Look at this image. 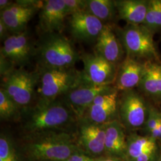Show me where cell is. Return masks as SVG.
Instances as JSON below:
<instances>
[{
  "label": "cell",
  "mask_w": 161,
  "mask_h": 161,
  "mask_svg": "<svg viewBox=\"0 0 161 161\" xmlns=\"http://www.w3.org/2000/svg\"><path fill=\"white\" fill-rule=\"evenodd\" d=\"M22 114L24 129L34 134L60 130L76 116L60 97L52 102L36 101L34 106L22 109Z\"/></svg>",
  "instance_id": "cell-1"
},
{
  "label": "cell",
  "mask_w": 161,
  "mask_h": 161,
  "mask_svg": "<svg viewBox=\"0 0 161 161\" xmlns=\"http://www.w3.org/2000/svg\"><path fill=\"white\" fill-rule=\"evenodd\" d=\"M35 59L38 67L66 69L75 68L80 54L62 33L54 32L40 35Z\"/></svg>",
  "instance_id": "cell-2"
},
{
  "label": "cell",
  "mask_w": 161,
  "mask_h": 161,
  "mask_svg": "<svg viewBox=\"0 0 161 161\" xmlns=\"http://www.w3.org/2000/svg\"><path fill=\"white\" fill-rule=\"evenodd\" d=\"M38 82L36 101L52 102L81 84V71L75 68L59 69L36 66Z\"/></svg>",
  "instance_id": "cell-3"
},
{
  "label": "cell",
  "mask_w": 161,
  "mask_h": 161,
  "mask_svg": "<svg viewBox=\"0 0 161 161\" xmlns=\"http://www.w3.org/2000/svg\"><path fill=\"white\" fill-rule=\"evenodd\" d=\"M80 152L70 136L64 132L46 133L28 145L29 155L39 161H66Z\"/></svg>",
  "instance_id": "cell-4"
},
{
  "label": "cell",
  "mask_w": 161,
  "mask_h": 161,
  "mask_svg": "<svg viewBox=\"0 0 161 161\" xmlns=\"http://www.w3.org/2000/svg\"><path fill=\"white\" fill-rule=\"evenodd\" d=\"M38 78L36 69L14 68L1 76V88L22 109L36 101Z\"/></svg>",
  "instance_id": "cell-5"
},
{
  "label": "cell",
  "mask_w": 161,
  "mask_h": 161,
  "mask_svg": "<svg viewBox=\"0 0 161 161\" xmlns=\"http://www.w3.org/2000/svg\"><path fill=\"white\" fill-rule=\"evenodd\" d=\"M153 35L142 25L128 24L119 31V38L128 56L159 60Z\"/></svg>",
  "instance_id": "cell-6"
},
{
  "label": "cell",
  "mask_w": 161,
  "mask_h": 161,
  "mask_svg": "<svg viewBox=\"0 0 161 161\" xmlns=\"http://www.w3.org/2000/svg\"><path fill=\"white\" fill-rule=\"evenodd\" d=\"M0 59L5 61L11 69L25 68L36 55V43L28 31L12 34L1 47Z\"/></svg>",
  "instance_id": "cell-7"
},
{
  "label": "cell",
  "mask_w": 161,
  "mask_h": 161,
  "mask_svg": "<svg viewBox=\"0 0 161 161\" xmlns=\"http://www.w3.org/2000/svg\"><path fill=\"white\" fill-rule=\"evenodd\" d=\"M80 60L84 65L81 73L84 82L96 86L115 84L118 70L116 64L95 53H82Z\"/></svg>",
  "instance_id": "cell-8"
},
{
  "label": "cell",
  "mask_w": 161,
  "mask_h": 161,
  "mask_svg": "<svg viewBox=\"0 0 161 161\" xmlns=\"http://www.w3.org/2000/svg\"><path fill=\"white\" fill-rule=\"evenodd\" d=\"M118 112L124 127L137 129L146 123L149 110L143 98L132 89L122 92L118 100Z\"/></svg>",
  "instance_id": "cell-9"
},
{
  "label": "cell",
  "mask_w": 161,
  "mask_h": 161,
  "mask_svg": "<svg viewBox=\"0 0 161 161\" xmlns=\"http://www.w3.org/2000/svg\"><path fill=\"white\" fill-rule=\"evenodd\" d=\"M42 1L18 0L0 12V19L12 34L23 32L26 30L29 21L38 13Z\"/></svg>",
  "instance_id": "cell-10"
},
{
  "label": "cell",
  "mask_w": 161,
  "mask_h": 161,
  "mask_svg": "<svg viewBox=\"0 0 161 161\" xmlns=\"http://www.w3.org/2000/svg\"><path fill=\"white\" fill-rule=\"evenodd\" d=\"M116 91L118 90L115 86H96L83 81L60 98L74 112L76 117L81 119L86 109L97 96Z\"/></svg>",
  "instance_id": "cell-11"
},
{
  "label": "cell",
  "mask_w": 161,
  "mask_h": 161,
  "mask_svg": "<svg viewBox=\"0 0 161 161\" xmlns=\"http://www.w3.org/2000/svg\"><path fill=\"white\" fill-rule=\"evenodd\" d=\"M105 24L86 12L70 16L68 27L70 34L77 41L95 43L103 31Z\"/></svg>",
  "instance_id": "cell-12"
},
{
  "label": "cell",
  "mask_w": 161,
  "mask_h": 161,
  "mask_svg": "<svg viewBox=\"0 0 161 161\" xmlns=\"http://www.w3.org/2000/svg\"><path fill=\"white\" fill-rule=\"evenodd\" d=\"M67 16H68L64 0L42 1L38 12V28L40 34L61 33Z\"/></svg>",
  "instance_id": "cell-13"
},
{
  "label": "cell",
  "mask_w": 161,
  "mask_h": 161,
  "mask_svg": "<svg viewBox=\"0 0 161 161\" xmlns=\"http://www.w3.org/2000/svg\"><path fill=\"white\" fill-rule=\"evenodd\" d=\"M118 112V91L100 95L94 99L80 119L97 124L115 120Z\"/></svg>",
  "instance_id": "cell-14"
},
{
  "label": "cell",
  "mask_w": 161,
  "mask_h": 161,
  "mask_svg": "<svg viewBox=\"0 0 161 161\" xmlns=\"http://www.w3.org/2000/svg\"><path fill=\"white\" fill-rule=\"evenodd\" d=\"M94 53L116 66L122 61L124 48L111 25H104L95 44Z\"/></svg>",
  "instance_id": "cell-15"
},
{
  "label": "cell",
  "mask_w": 161,
  "mask_h": 161,
  "mask_svg": "<svg viewBox=\"0 0 161 161\" xmlns=\"http://www.w3.org/2000/svg\"><path fill=\"white\" fill-rule=\"evenodd\" d=\"M144 64L126 56L119 64L115 82L118 91L124 92L138 86L144 72Z\"/></svg>",
  "instance_id": "cell-16"
},
{
  "label": "cell",
  "mask_w": 161,
  "mask_h": 161,
  "mask_svg": "<svg viewBox=\"0 0 161 161\" xmlns=\"http://www.w3.org/2000/svg\"><path fill=\"white\" fill-rule=\"evenodd\" d=\"M80 141L86 149L94 155H99L105 150L104 124H97L80 119Z\"/></svg>",
  "instance_id": "cell-17"
},
{
  "label": "cell",
  "mask_w": 161,
  "mask_h": 161,
  "mask_svg": "<svg viewBox=\"0 0 161 161\" xmlns=\"http://www.w3.org/2000/svg\"><path fill=\"white\" fill-rule=\"evenodd\" d=\"M105 150L107 156L124 159L127 147V139L124 126L115 119L104 124Z\"/></svg>",
  "instance_id": "cell-18"
},
{
  "label": "cell",
  "mask_w": 161,
  "mask_h": 161,
  "mask_svg": "<svg viewBox=\"0 0 161 161\" xmlns=\"http://www.w3.org/2000/svg\"><path fill=\"white\" fill-rule=\"evenodd\" d=\"M149 1L117 0L115 6L118 16L129 25H141L144 22Z\"/></svg>",
  "instance_id": "cell-19"
},
{
  "label": "cell",
  "mask_w": 161,
  "mask_h": 161,
  "mask_svg": "<svg viewBox=\"0 0 161 161\" xmlns=\"http://www.w3.org/2000/svg\"><path fill=\"white\" fill-rule=\"evenodd\" d=\"M138 86L150 97L161 98V64L150 60L145 62L144 72Z\"/></svg>",
  "instance_id": "cell-20"
},
{
  "label": "cell",
  "mask_w": 161,
  "mask_h": 161,
  "mask_svg": "<svg viewBox=\"0 0 161 161\" xmlns=\"http://www.w3.org/2000/svg\"><path fill=\"white\" fill-rule=\"evenodd\" d=\"M86 12L105 25L109 24L117 14L115 1L112 0H86Z\"/></svg>",
  "instance_id": "cell-21"
},
{
  "label": "cell",
  "mask_w": 161,
  "mask_h": 161,
  "mask_svg": "<svg viewBox=\"0 0 161 161\" xmlns=\"http://www.w3.org/2000/svg\"><path fill=\"white\" fill-rule=\"evenodd\" d=\"M156 140L152 137L131 134L127 138V147L124 159L134 161L146 151L157 147Z\"/></svg>",
  "instance_id": "cell-22"
},
{
  "label": "cell",
  "mask_w": 161,
  "mask_h": 161,
  "mask_svg": "<svg viewBox=\"0 0 161 161\" xmlns=\"http://www.w3.org/2000/svg\"><path fill=\"white\" fill-rule=\"evenodd\" d=\"M22 108L16 103L7 92L0 88V117L2 120L10 121L20 117Z\"/></svg>",
  "instance_id": "cell-23"
},
{
  "label": "cell",
  "mask_w": 161,
  "mask_h": 161,
  "mask_svg": "<svg viewBox=\"0 0 161 161\" xmlns=\"http://www.w3.org/2000/svg\"><path fill=\"white\" fill-rule=\"evenodd\" d=\"M0 161H17L12 144L4 135H1L0 138Z\"/></svg>",
  "instance_id": "cell-24"
},
{
  "label": "cell",
  "mask_w": 161,
  "mask_h": 161,
  "mask_svg": "<svg viewBox=\"0 0 161 161\" xmlns=\"http://www.w3.org/2000/svg\"><path fill=\"white\" fill-rule=\"evenodd\" d=\"M64 1L68 16L76 13L86 12V0H64Z\"/></svg>",
  "instance_id": "cell-25"
},
{
  "label": "cell",
  "mask_w": 161,
  "mask_h": 161,
  "mask_svg": "<svg viewBox=\"0 0 161 161\" xmlns=\"http://www.w3.org/2000/svg\"><path fill=\"white\" fill-rule=\"evenodd\" d=\"M150 32L154 34L156 31L155 19V13H154V7L152 3V1H149V6L147 8V11L145 17L144 22L143 25Z\"/></svg>",
  "instance_id": "cell-26"
},
{
  "label": "cell",
  "mask_w": 161,
  "mask_h": 161,
  "mask_svg": "<svg viewBox=\"0 0 161 161\" xmlns=\"http://www.w3.org/2000/svg\"><path fill=\"white\" fill-rule=\"evenodd\" d=\"M146 125V128L149 132L158 127V112L155 110H149Z\"/></svg>",
  "instance_id": "cell-27"
},
{
  "label": "cell",
  "mask_w": 161,
  "mask_h": 161,
  "mask_svg": "<svg viewBox=\"0 0 161 161\" xmlns=\"http://www.w3.org/2000/svg\"><path fill=\"white\" fill-rule=\"evenodd\" d=\"M154 7L156 31L161 28V0H152Z\"/></svg>",
  "instance_id": "cell-28"
},
{
  "label": "cell",
  "mask_w": 161,
  "mask_h": 161,
  "mask_svg": "<svg viewBox=\"0 0 161 161\" xmlns=\"http://www.w3.org/2000/svg\"><path fill=\"white\" fill-rule=\"evenodd\" d=\"M158 155V147L146 151L134 161H154Z\"/></svg>",
  "instance_id": "cell-29"
},
{
  "label": "cell",
  "mask_w": 161,
  "mask_h": 161,
  "mask_svg": "<svg viewBox=\"0 0 161 161\" xmlns=\"http://www.w3.org/2000/svg\"><path fill=\"white\" fill-rule=\"evenodd\" d=\"M95 159L96 158L89 156L82 152H80L71 156L66 161H95Z\"/></svg>",
  "instance_id": "cell-30"
},
{
  "label": "cell",
  "mask_w": 161,
  "mask_h": 161,
  "mask_svg": "<svg viewBox=\"0 0 161 161\" xmlns=\"http://www.w3.org/2000/svg\"><path fill=\"white\" fill-rule=\"evenodd\" d=\"M12 35L9 29L6 26L4 22L0 19V40L1 41H4Z\"/></svg>",
  "instance_id": "cell-31"
},
{
  "label": "cell",
  "mask_w": 161,
  "mask_h": 161,
  "mask_svg": "<svg viewBox=\"0 0 161 161\" xmlns=\"http://www.w3.org/2000/svg\"><path fill=\"white\" fill-rule=\"evenodd\" d=\"M95 161H124L123 159L116 158V157H112V156H101L98 158H96Z\"/></svg>",
  "instance_id": "cell-32"
},
{
  "label": "cell",
  "mask_w": 161,
  "mask_h": 161,
  "mask_svg": "<svg viewBox=\"0 0 161 161\" xmlns=\"http://www.w3.org/2000/svg\"><path fill=\"white\" fill-rule=\"evenodd\" d=\"M150 133V137L154 138L156 140L158 139H161V132L158 127H156L154 130L151 131Z\"/></svg>",
  "instance_id": "cell-33"
},
{
  "label": "cell",
  "mask_w": 161,
  "mask_h": 161,
  "mask_svg": "<svg viewBox=\"0 0 161 161\" xmlns=\"http://www.w3.org/2000/svg\"><path fill=\"white\" fill-rule=\"evenodd\" d=\"M13 1L8 0H1L0 1V12L4 10L12 5Z\"/></svg>",
  "instance_id": "cell-34"
},
{
  "label": "cell",
  "mask_w": 161,
  "mask_h": 161,
  "mask_svg": "<svg viewBox=\"0 0 161 161\" xmlns=\"http://www.w3.org/2000/svg\"><path fill=\"white\" fill-rule=\"evenodd\" d=\"M158 127L161 132V114L158 112Z\"/></svg>",
  "instance_id": "cell-35"
},
{
  "label": "cell",
  "mask_w": 161,
  "mask_h": 161,
  "mask_svg": "<svg viewBox=\"0 0 161 161\" xmlns=\"http://www.w3.org/2000/svg\"><path fill=\"white\" fill-rule=\"evenodd\" d=\"M159 161H161V157H160V158H159Z\"/></svg>",
  "instance_id": "cell-36"
}]
</instances>
